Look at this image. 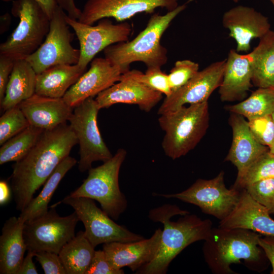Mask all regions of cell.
I'll return each mask as SVG.
<instances>
[{
	"label": "cell",
	"instance_id": "cell-1",
	"mask_svg": "<svg viewBox=\"0 0 274 274\" xmlns=\"http://www.w3.org/2000/svg\"><path fill=\"white\" fill-rule=\"evenodd\" d=\"M77 138L66 123L44 130L29 152L13 165L11 188L16 209L23 211L56 167L69 156Z\"/></svg>",
	"mask_w": 274,
	"mask_h": 274
},
{
	"label": "cell",
	"instance_id": "cell-2",
	"mask_svg": "<svg viewBox=\"0 0 274 274\" xmlns=\"http://www.w3.org/2000/svg\"><path fill=\"white\" fill-rule=\"evenodd\" d=\"M148 217L163 225L160 246L154 259L136 273H166L171 262L182 250L195 242L205 241L213 228L210 220H202L174 204L154 208L149 211Z\"/></svg>",
	"mask_w": 274,
	"mask_h": 274
},
{
	"label": "cell",
	"instance_id": "cell-3",
	"mask_svg": "<svg viewBox=\"0 0 274 274\" xmlns=\"http://www.w3.org/2000/svg\"><path fill=\"white\" fill-rule=\"evenodd\" d=\"M187 7V3L164 15L155 13L146 27L131 41L111 45L104 50L105 57L117 66L122 74L129 70L131 63L141 61L147 68L161 67L167 61V51L161 38L172 21Z\"/></svg>",
	"mask_w": 274,
	"mask_h": 274
},
{
	"label": "cell",
	"instance_id": "cell-4",
	"mask_svg": "<svg viewBox=\"0 0 274 274\" xmlns=\"http://www.w3.org/2000/svg\"><path fill=\"white\" fill-rule=\"evenodd\" d=\"M260 236L248 229L213 228L202 247L205 261L212 271L217 274L235 273L230 266L242 263L241 260L253 265L262 256L258 242Z\"/></svg>",
	"mask_w": 274,
	"mask_h": 274
},
{
	"label": "cell",
	"instance_id": "cell-5",
	"mask_svg": "<svg viewBox=\"0 0 274 274\" xmlns=\"http://www.w3.org/2000/svg\"><path fill=\"white\" fill-rule=\"evenodd\" d=\"M159 125L165 134L161 146L175 160L193 149L206 134L209 123L208 101L184 106L160 115Z\"/></svg>",
	"mask_w": 274,
	"mask_h": 274
},
{
	"label": "cell",
	"instance_id": "cell-6",
	"mask_svg": "<svg viewBox=\"0 0 274 274\" xmlns=\"http://www.w3.org/2000/svg\"><path fill=\"white\" fill-rule=\"evenodd\" d=\"M126 154L125 149H119L102 165L91 167L82 184L68 196L95 200L109 216L118 220L127 207L126 198L119 185V172Z\"/></svg>",
	"mask_w": 274,
	"mask_h": 274
},
{
	"label": "cell",
	"instance_id": "cell-7",
	"mask_svg": "<svg viewBox=\"0 0 274 274\" xmlns=\"http://www.w3.org/2000/svg\"><path fill=\"white\" fill-rule=\"evenodd\" d=\"M12 14L19 22L7 40L0 45V54L15 60L25 59L44 41L50 19L35 0L13 2Z\"/></svg>",
	"mask_w": 274,
	"mask_h": 274
},
{
	"label": "cell",
	"instance_id": "cell-8",
	"mask_svg": "<svg viewBox=\"0 0 274 274\" xmlns=\"http://www.w3.org/2000/svg\"><path fill=\"white\" fill-rule=\"evenodd\" d=\"M99 110L95 99L88 98L74 108L68 121L79 144L78 168L81 172L89 170L93 162H105L113 156L104 142L97 126Z\"/></svg>",
	"mask_w": 274,
	"mask_h": 274
},
{
	"label": "cell",
	"instance_id": "cell-9",
	"mask_svg": "<svg viewBox=\"0 0 274 274\" xmlns=\"http://www.w3.org/2000/svg\"><path fill=\"white\" fill-rule=\"evenodd\" d=\"M66 15L57 5L44 41L34 53L25 59L37 74L54 65L78 63L80 50L72 45L73 35L66 20Z\"/></svg>",
	"mask_w": 274,
	"mask_h": 274
},
{
	"label": "cell",
	"instance_id": "cell-10",
	"mask_svg": "<svg viewBox=\"0 0 274 274\" xmlns=\"http://www.w3.org/2000/svg\"><path fill=\"white\" fill-rule=\"evenodd\" d=\"M79 221L75 211L61 217L52 208L45 214L25 222L23 236L27 251L59 254L63 247L75 236Z\"/></svg>",
	"mask_w": 274,
	"mask_h": 274
},
{
	"label": "cell",
	"instance_id": "cell-11",
	"mask_svg": "<svg viewBox=\"0 0 274 274\" xmlns=\"http://www.w3.org/2000/svg\"><path fill=\"white\" fill-rule=\"evenodd\" d=\"M166 198H177L198 207L201 211L220 220L226 218L237 204L240 190L226 187L224 173L221 171L210 180L199 179L186 190L178 193L157 194Z\"/></svg>",
	"mask_w": 274,
	"mask_h": 274
},
{
	"label": "cell",
	"instance_id": "cell-12",
	"mask_svg": "<svg viewBox=\"0 0 274 274\" xmlns=\"http://www.w3.org/2000/svg\"><path fill=\"white\" fill-rule=\"evenodd\" d=\"M61 202L74 209L84 225L86 236L94 248L113 242L127 243L144 238L142 235L115 223L96 206L93 199L67 195Z\"/></svg>",
	"mask_w": 274,
	"mask_h": 274
},
{
	"label": "cell",
	"instance_id": "cell-13",
	"mask_svg": "<svg viewBox=\"0 0 274 274\" xmlns=\"http://www.w3.org/2000/svg\"><path fill=\"white\" fill-rule=\"evenodd\" d=\"M66 20L79 42L80 58L77 64L85 70L98 53L111 45L128 41L132 31L128 22L114 24L108 18L99 20L95 26L82 23L67 15Z\"/></svg>",
	"mask_w": 274,
	"mask_h": 274
},
{
	"label": "cell",
	"instance_id": "cell-14",
	"mask_svg": "<svg viewBox=\"0 0 274 274\" xmlns=\"http://www.w3.org/2000/svg\"><path fill=\"white\" fill-rule=\"evenodd\" d=\"M179 0H87L78 21L92 25L104 18H113L121 22L134 15L151 14L158 8L171 11L179 6Z\"/></svg>",
	"mask_w": 274,
	"mask_h": 274
},
{
	"label": "cell",
	"instance_id": "cell-15",
	"mask_svg": "<svg viewBox=\"0 0 274 274\" xmlns=\"http://www.w3.org/2000/svg\"><path fill=\"white\" fill-rule=\"evenodd\" d=\"M226 59L216 61L198 71L186 84L165 97L159 108V115L175 111L185 104L208 101L213 92L221 85Z\"/></svg>",
	"mask_w": 274,
	"mask_h": 274
},
{
	"label": "cell",
	"instance_id": "cell-16",
	"mask_svg": "<svg viewBox=\"0 0 274 274\" xmlns=\"http://www.w3.org/2000/svg\"><path fill=\"white\" fill-rule=\"evenodd\" d=\"M122 74L120 68L105 57L94 58L89 69L69 88L62 98L74 108L119 81Z\"/></svg>",
	"mask_w": 274,
	"mask_h": 274
},
{
	"label": "cell",
	"instance_id": "cell-17",
	"mask_svg": "<svg viewBox=\"0 0 274 274\" xmlns=\"http://www.w3.org/2000/svg\"><path fill=\"white\" fill-rule=\"evenodd\" d=\"M223 26L236 43L237 52H248L251 42L260 39L270 30L268 18L254 8L239 5L225 12L222 17Z\"/></svg>",
	"mask_w": 274,
	"mask_h": 274
},
{
	"label": "cell",
	"instance_id": "cell-18",
	"mask_svg": "<svg viewBox=\"0 0 274 274\" xmlns=\"http://www.w3.org/2000/svg\"><path fill=\"white\" fill-rule=\"evenodd\" d=\"M162 230L158 228L148 239L131 242L104 244L103 250L111 264L117 269L128 267L138 270L156 257L160 246Z\"/></svg>",
	"mask_w": 274,
	"mask_h": 274
},
{
	"label": "cell",
	"instance_id": "cell-19",
	"mask_svg": "<svg viewBox=\"0 0 274 274\" xmlns=\"http://www.w3.org/2000/svg\"><path fill=\"white\" fill-rule=\"evenodd\" d=\"M219 227L250 230L264 236L274 237V220L268 211L254 200L245 189L231 213L220 220Z\"/></svg>",
	"mask_w": 274,
	"mask_h": 274
},
{
	"label": "cell",
	"instance_id": "cell-20",
	"mask_svg": "<svg viewBox=\"0 0 274 274\" xmlns=\"http://www.w3.org/2000/svg\"><path fill=\"white\" fill-rule=\"evenodd\" d=\"M229 122L232 130V141L225 160L236 166V179H238L253 162L269 151V148L255 139L248 122L243 116L231 113Z\"/></svg>",
	"mask_w": 274,
	"mask_h": 274
},
{
	"label": "cell",
	"instance_id": "cell-21",
	"mask_svg": "<svg viewBox=\"0 0 274 274\" xmlns=\"http://www.w3.org/2000/svg\"><path fill=\"white\" fill-rule=\"evenodd\" d=\"M162 93L135 81L120 79L95 98L100 109L118 103L138 105L140 110L149 112L162 98Z\"/></svg>",
	"mask_w": 274,
	"mask_h": 274
},
{
	"label": "cell",
	"instance_id": "cell-22",
	"mask_svg": "<svg viewBox=\"0 0 274 274\" xmlns=\"http://www.w3.org/2000/svg\"><path fill=\"white\" fill-rule=\"evenodd\" d=\"M19 106L30 125L44 130L66 123L74 110L63 98H52L36 93Z\"/></svg>",
	"mask_w": 274,
	"mask_h": 274
},
{
	"label": "cell",
	"instance_id": "cell-23",
	"mask_svg": "<svg viewBox=\"0 0 274 274\" xmlns=\"http://www.w3.org/2000/svg\"><path fill=\"white\" fill-rule=\"evenodd\" d=\"M252 70L249 53L241 54L231 49L226 59L219 93L222 101L244 99L252 86Z\"/></svg>",
	"mask_w": 274,
	"mask_h": 274
},
{
	"label": "cell",
	"instance_id": "cell-24",
	"mask_svg": "<svg viewBox=\"0 0 274 274\" xmlns=\"http://www.w3.org/2000/svg\"><path fill=\"white\" fill-rule=\"evenodd\" d=\"M24 223L18 217L9 218L0 236V273L17 274L27 250L23 236Z\"/></svg>",
	"mask_w": 274,
	"mask_h": 274
},
{
	"label": "cell",
	"instance_id": "cell-25",
	"mask_svg": "<svg viewBox=\"0 0 274 274\" xmlns=\"http://www.w3.org/2000/svg\"><path fill=\"white\" fill-rule=\"evenodd\" d=\"M86 70L78 64H59L37 74L36 94L62 98Z\"/></svg>",
	"mask_w": 274,
	"mask_h": 274
},
{
	"label": "cell",
	"instance_id": "cell-26",
	"mask_svg": "<svg viewBox=\"0 0 274 274\" xmlns=\"http://www.w3.org/2000/svg\"><path fill=\"white\" fill-rule=\"evenodd\" d=\"M36 77V73L26 59L15 60L1 108L5 111L35 94Z\"/></svg>",
	"mask_w": 274,
	"mask_h": 274
},
{
	"label": "cell",
	"instance_id": "cell-27",
	"mask_svg": "<svg viewBox=\"0 0 274 274\" xmlns=\"http://www.w3.org/2000/svg\"><path fill=\"white\" fill-rule=\"evenodd\" d=\"M252 70V84L258 88L274 87V31L259 39L249 53Z\"/></svg>",
	"mask_w": 274,
	"mask_h": 274
},
{
	"label": "cell",
	"instance_id": "cell-28",
	"mask_svg": "<svg viewBox=\"0 0 274 274\" xmlns=\"http://www.w3.org/2000/svg\"><path fill=\"white\" fill-rule=\"evenodd\" d=\"M77 161L70 156L64 159L56 167L45 183L39 194L30 201L21 212L18 217L21 222H25L37 218L48 211V204L61 180Z\"/></svg>",
	"mask_w": 274,
	"mask_h": 274
},
{
	"label": "cell",
	"instance_id": "cell-29",
	"mask_svg": "<svg viewBox=\"0 0 274 274\" xmlns=\"http://www.w3.org/2000/svg\"><path fill=\"white\" fill-rule=\"evenodd\" d=\"M94 248L85 231L78 232L58 254L66 274H85L94 256Z\"/></svg>",
	"mask_w": 274,
	"mask_h": 274
},
{
	"label": "cell",
	"instance_id": "cell-30",
	"mask_svg": "<svg viewBox=\"0 0 274 274\" xmlns=\"http://www.w3.org/2000/svg\"><path fill=\"white\" fill-rule=\"evenodd\" d=\"M230 113L246 118L248 121L274 113V89L258 88L246 99L226 107Z\"/></svg>",
	"mask_w": 274,
	"mask_h": 274
},
{
	"label": "cell",
	"instance_id": "cell-31",
	"mask_svg": "<svg viewBox=\"0 0 274 274\" xmlns=\"http://www.w3.org/2000/svg\"><path fill=\"white\" fill-rule=\"evenodd\" d=\"M43 131L30 125L6 141L0 148V164L16 162L23 158L35 146Z\"/></svg>",
	"mask_w": 274,
	"mask_h": 274
},
{
	"label": "cell",
	"instance_id": "cell-32",
	"mask_svg": "<svg viewBox=\"0 0 274 274\" xmlns=\"http://www.w3.org/2000/svg\"><path fill=\"white\" fill-rule=\"evenodd\" d=\"M274 178V155L269 151L265 152L246 170L236 181L233 187L239 190L257 181Z\"/></svg>",
	"mask_w": 274,
	"mask_h": 274
},
{
	"label": "cell",
	"instance_id": "cell-33",
	"mask_svg": "<svg viewBox=\"0 0 274 274\" xmlns=\"http://www.w3.org/2000/svg\"><path fill=\"white\" fill-rule=\"evenodd\" d=\"M120 79L135 81L165 94V97L169 96L172 93L168 82V75L163 72L161 67L147 68L145 73L136 70H129L122 74Z\"/></svg>",
	"mask_w": 274,
	"mask_h": 274
},
{
	"label": "cell",
	"instance_id": "cell-34",
	"mask_svg": "<svg viewBox=\"0 0 274 274\" xmlns=\"http://www.w3.org/2000/svg\"><path fill=\"white\" fill-rule=\"evenodd\" d=\"M29 125L19 106L7 110L0 118V145L2 146Z\"/></svg>",
	"mask_w": 274,
	"mask_h": 274
},
{
	"label": "cell",
	"instance_id": "cell-35",
	"mask_svg": "<svg viewBox=\"0 0 274 274\" xmlns=\"http://www.w3.org/2000/svg\"><path fill=\"white\" fill-rule=\"evenodd\" d=\"M199 71L198 63L189 59L177 61L168 74L172 92L186 84Z\"/></svg>",
	"mask_w": 274,
	"mask_h": 274
},
{
	"label": "cell",
	"instance_id": "cell-36",
	"mask_svg": "<svg viewBox=\"0 0 274 274\" xmlns=\"http://www.w3.org/2000/svg\"><path fill=\"white\" fill-rule=\"evenodd\" d=\"M244 189L254 200L263 206L270 214L274 213V178L257 181Z\"/></svg>",
	"mask_w": 274,
	"mask_h": 274
},
{
	"label": "cell",
	"instance_id": "cell-37",
	"mask_svg": "<svg viewBox=\"0 0 274 274\" xmlns=\"http://www.w3.org/2000/svg\"><path fill=\"white\" fill-rule=\"evenodd\" d=\"M250 129L255 139L268 148L274 135V120L272 115L248 121Z\"/></svg>",
	"mask_w": 274,
	"mask_h": 274
},
{
	"label": "cell",
	"instance_id": "cell-38",
	"mask_svg": "<svg viewBox=\"0 0 274 274\" xmlns=\"http://www.w3.org/2000/svg\"><path fill=\"white\" fill-rule=\"evenodd\" d=\"M35 257L45 274H66L58 254L40 251L35 253Z\"/></svg>",
	"mask_w": 274,
	"mask_h": 274
},
{
	"label": "cell",
	"instance_id": "cell-39",
	"mask_svg": "<svg viewBox=\"0 0 274 274\" xmlns=\"http://www.w3.org/2000/svg\"><path fill=\"white\" fill-rule=\"evenodd\" d=\"M122 269L113 267L107 258L104 250L95 251L89 267L85 274H123Z\"/></svg>",
	"mask_w": 274,
	"mask_h": 274
},
{
	"label": "cell",
	"instance_id": "cell-40",
	"mask_svg": "<svg viewBox=\"0 0 274 274\" xmlns=\"http://www.w3.org/2000/svg\"><path fill=\"white\" fill-rule=\"evenodd\" d=\"M15 60L0 54V103L3 100Z\"/></svg>",
	"mask_w": 274,
	"mask_h": 274
},
{
	"label": "cell",
	"instance_id": "cell-41",
	"mask_svg": "<svg viewBox=\"0 0 274 274\" xmlns=\"http://www.w3.org/2000/svg\"><path fill=\"white\" fill-rule=\"evenodd\" d=\"M258 242L259 246L271 263L272 268L271 273L274 274V237L260 236Z\"/></svg>",
	"mask_w": 274,
	"mask_h": 274
},
{
	"label": "cell",
	"instance_id": "cell-42",
	"mask_svg": "<svg viewBox=\"0 0 274 274\" xmlns=\"http://www.w3.org/2000/svg\"><path fill=\"white\" fill-rule=\"evenodd\" d=\"M57 5L67 13L71 18L78 20L81 14V10L78 9L74 0H55Z\"/></svg>",
	"mask_w": 274,
	"mask_h": 274
},
{
	"label": "cell",
	"instance_id": "cell-43",
	"mask_svg": "<svg viewBox=\"0 0 274 274\" xmlns=\"http://www.w3.org/2000/svg\"><path fill=\"white\" fill-rule=\"evenodd\" d=\"M35 252L27 251V255L24 258L17 274H37L36 266L32 258L35 256Z\"/></svg>",
	"mask_w": 274,
	"mask_h": 274
},
{
	"label": "cell",
	"instance_id": "cell-44",
	"mask_svg": "<svg viewBox=\"0 0 274 274\" xmlns=\"http://www.w3.org/2000/svg\"><path fill=\"white\" fill-rule=\"evenodd\" d=\"M11 189L6 181L0 182V204L4 205L8 203L11 198Z\"/></svg>",
	"mask_w": 274,
	"mask_h": 274
},
{
	"label": "cell",
	"instance_id": "cell-45",
	"mask_svg": "<svg viewBox=\"0 0 274 274\" xmlns=\"http://www.w3.org/2000/svg\"><path fill=\"white\" fill-rule=\"evenodd\" d=\"M42 8L50 19L57 5L55 0H35Z\"/></svg>",
	"mask_w": 274,
	"mask_h": 274
},
{
	"label": "cell",
	"instance_id": "cell-46",
	"mask_svg": "<svg viewBox=\"0 0 274 274\" xmlns=\"http://www.w3.org/2000/svg\"><path fill=\"white\" fill-rule=\"evenodd\" d=\"M11 24V16L8 13H6L1 16V34L3 33L9 28Z\"/></svg>",
	"mask_w": 274,
	"mask_h": 274
},
{
	"label": "cell",
	"instance_id": "cell-47",
	"mask_svg": "<svg viewBox=\"0 0 274 274\" xmlns=\"http://www.w3.org/2000/svg\"><path fill=\"white\" fill-rule=\"evenodd\" d=\"M274 120V113L272 114ZM269 152L274 155V135L271 146L268 148Z\"/></svg>",
	"mask_w": 274,
	"mask_h": 274
},
{
	"label": "cell",
	"instance_id": "cell-48",
	"mask_svg": "<svg viewBox=\"0 0 274 274\" xmlns=\"http://www.w3.org/2000/svg\"><path fill=\"white\" fill-rule=\"evenodd\" d=\"M274 7V0H269Z\"/></svg>",
	"mask_w": 274,
	"mask_h": 274
},
{
	"label": "cell",
	"instance_id": "cell-49",
	"mask_svg": "<svg viewBox=\"0 0 274 274\" xmlns=\"http://www.w3.org/2000/svg\"><path fill=\"white\" fill-rule=\"evenodd\" d=\"M241 0H233V1L235 3H238V2H239Z\"/></svg>",
	"mask_w": 274,
	"mask_h": 274
},
{
	"label": "cell",
	"instance_id": "cell-50",
	"mask_svg": "<svg viewBox=\"0 0 274 274\" xmlns=\"http://www.w3.org/2000/svg\"><path fill=\"white\" fill-rule=\"evenodd\" d=\"M2 1H4V2H8L11 1L12 0H2Z\"/></svg>",
	"mask_w": 274,
	"mask_h": 274
},
{
	"label": "cell",
	"instance_id": "cell-51",
	"mask_svg": "<svg viewBox=\"0 0 274 274\" xmlns=\"http://www.w3.org/2000/svg\"><path fill=\"white\" fill-rule=\"evenodd\" d=\"M270 88H273V89H274V87H270Z\"/></svg>",
	"mask_w": 274,
	"mask_h": 274
}]
</instances>
